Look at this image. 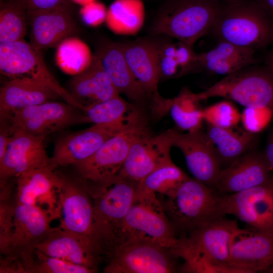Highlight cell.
<instances>
[{
  "instance_id": "1",
  "label": "cell",
  "mask_w": 273,
  "mask_h": 273,
  "mask_svg": "<svg viewBox=\"0 0 273 273\" xmlns=\"http://www.w3.org/2000/svg\"><path fill=\"white\" fill-rule=\"evenodd\" d=\"M248 230L240 228L236 220L220 217L182 235L171 252L184 259L181 272H233L228 266L231 247Z\"/></svg>"
},
{
  "instance_id": "2",
  "label": "cell",
  "mask_w": 273,
  "mask_h": 273,
  "mask_svg": "<svg viewBox=\"0 0 273 273\" xmlns=\"http://www.w3.org/2000/svg\"><path fill=\"white\" fill-rule=\"evenodd\" d=\"M85 183L93 200L99 246L106 259L120 244L122 223L134 201L138 183L118 174L103 183Z\"/></svg>"
},
{
  "instance_id": "3",
  "label": "cell",
  "mask_w": 273,
  "mask_h": 273,
  "mask_svg": "<svg viewBox=\"0 0 273 273\" xmlns=\"http://www.w3.org/2000/svg\"><path fill=\"white\" fill-rule=\"evenodd\" d=\"M210 33L256 52L273 44V19L253 0L222 3Z\"/></svg>"
},
{
  "instance_id": "4",
  "label": "cell",
  "mask_w": 273,
  "mask_h": 273,
  "mask_svg": "<svg viewBox=\"0 0 273 273\" xmlns=\"http://www.w3.org/2000/svg\"><path fill=\"white\" fill-rule=\"evenodd\" d=\"M220 197L215 189L189 176L167 196L164 209L176 231L188 234L223 217Z\"/></svg>"
},
{
  "instance_id": "5",
  "label": "cell",
  "mask_w": 273,
  "mask_h": 273,
  "mask_svg": "<svg viewBox=\"0 0 273 273\" xmlns=\"http://www.w3.org/2000/svg\"><path fill=\"white\" fill-rule=\"evenodd\" d=\"M221 4L219 0H169L157 16L152 32L194 46L210 33Z\"/></svg>"
},
{
  "instance_id": "6",
  "label": "cell",
  "mask_w": 273,
  "mask_h": 273,
  "mask_svg": "<svg viewBox=\"0 0 273 273\" xmlns=\"http://www.w3.org/2000/svg\"><path fill=\"white\" fill-rule=\"evenodd\" d=\"M165 212L156 194L136 190L133 203L122 223L120 244L127 241L140 240L170 250L174 248L179 239L176 238V231Z\"/></svg>"
},
{
  "instance_id": "7",
  "label": "cell",
  "mask_w": 273,
  "mask_h": 273,
  "mask_svg": "<svg viewBox=\"0 0 273 273\" xmlns=\"http://www.w3.org/2000/svg\"><path fill=\"white\" fill-rule=\"evenodd\" d=\"M197 94L200 100L222 97L245 107L268 108L273 111V74L264 64H254L225 76Z\"/></svg>"
},
{
  "instance_id": "8",
  "label": "cell",
  "mask_w": 273,
  "mask_h": 273,
  "mask_svg": "<svg viewBox=\"0 0 273 273\" xmlns=\"http://www.w3.org/2000/svg\"><path fill=\"white\" fill-rule=\"evenodd\" d=\"M170 250L144 241L130 240L117 246L106 259L105 273H170L177 271Z\"/></svg>"
},
{
  "instance_id": "9",
  "label": "cell",
  "mask_w": 273,
  "mask_h": 273,
  "mask_svg": "<svg viewBox=\"0 0 273 273\" xmlns=\"http://www.w3.org/2000/svg\"><path fill=\"white\" fill-rule=\"evenodd\" d=\"M219 210L222 217L234 215L250 230L273 237V175L262 185L220 196Z\"/></svg>"
},
{
  "instance_id": "10",
  "label": "cell",
  "mask_w": 273,
  "mask_h": 273,
  "mask_svg": "<svg viewBox=\"0 0 273 273\" xmlns=\"http://www.w3.org/2000/svg\"><path fill=\"white\" fill-rule=\"evenodd\" d=\"M148 130L142 118L109 139L90 157L74 165L80 178L86 182L100 183L117 175L134 140Z\"/></svg>"
},
{
  "instance_id": "11",
  "label": "cell",
  "mask_w": 273,
  "mask_h": 273,
  "mask_svg": "<svg viewBox=\"0 0 273 273\" xmlns=\"http://www.w3.org/2000/svg\"><path fill=\"white\" fill-rule=\"evenodd\" d=\"M40 51L24 39L0 44V69L11 77H27L53 89L67 103L80 110L83 107L62 86L48 69Z\"/></svg>"
},
{
  "instance_id": "12",
  "label": "cell",
  "mask_w": 273,
  "mask_h": 273,
  "mask_svg": "<svg viewBox=\"0 0 273 273\" xmlns=\"http://www.w3.org/2000/svg\"><path fill=\"white\" fill-rule=\"evenodd\" d=\"M142 118L134 111L127 118L116 122L94 124L85 129L60 138L55 143L51 157L53 165H75L93 155L110 138Z\"/></svg>"
},
{
  "instance_id": "13",
  "label": "cell",
  "mask_w": 273,
  "mask_h": 273,
  "mask_svg": "<svg viewBox=\"0 0 273 273\" xmlns=\"http://www.w3.org/2000/svg\"><path fill=\"white\" fill-rule=\"evenodd\" d=\"M53 219L41 209L32 205L18 204L15 201L13 229L9 243V254L4 258L17 259L23 272L33 261L37 246L54 228Z\"/></svg>"
},
{
  "instance_id": "14",
  "label": "cell",
  "mask_w": 273,
  "mask_h": 273,
  "mask_svg": "<svg viewBox=\"0 0 273 273\" xmlns=\"http://www.w3.org/2000/svg\"><path fill=\"white\" fill-rule=\"evenodd\" d=\"M78 110L67 103L53 101L16 111L6 120L11 134L20 130L46 136L72 124L84 123L83 113Z\"/></svg>"
},
{
  "instance_id": "15",
  "label": "cell",
  "mask_w": 273,
  "mask_h": 273,
  "mask_svg": "<svg viewBox=\"0 0 273 273\" xmlns=\"http://www.w3.org/2000/svg\"><path fill=\"white\" fill-rule=\"evenodd\" d=\"M64 177L59 197V227L90 240L102 254L96 232L93 200L85 182Z\"/></svg>"
},
{
  "instance_id": "16",
  "label": "cell",
  "mask_w": 273,
  "mask_h": 273,
  "mask_svg": "<svg viewBox=\"0 0 273 273\" xmlns=\"http://www.w3.org/2000/svg\"><path fill=\"white\" fill-rule=\"evenodd\" d=\"M179 131L171 128L153 135L147 131L133 142L118 175L139 183L162 164L170 160L171 148Z\"/></svg>"
},
{
  "instance_id": "17",
  "label": "cell",
  "mask_w": 273,
  "mask_h": 273,
  "mask_svg": "<svg viewBox=\"0 0 273 273\" xmlns=\"http://www.w3.org/2000/svg\"><path fill=\"white\" fill-rule=\"evenodd\" d=\"M54 167L37 168L24 172L17 177L14 195L16 203L37 207L46 211L53 219L60 218L59 194L64 177Z\"/></svg>"
},
{
  "instance_id": "18",
  "label": "cell",
  "mask_w": 273,
  "mask_h": 273,
  "mask_svg": "<svg viewBox=\"0 0 273 273\" xmlns=\"http://www.w3.org/2000/svg\"><path fill=\"white\" fill-rule=\"evenodd\" d=\"M46 136L33 135L23 130L12 132L5 155L0 160L1 183L17 177L29 170L54 167L44 146Z\"/></svg>"
},
{
  "instance_id": "19",
  "label": "cell",
  "mask_w": 273,
  "mask_h": 273,
  "mask_svg": "<svg viewBox=\"0 0 273 273\" xmlns=\"http://www.w3.org/2000/svg\"><path fill=\"white\" fill-rule=\"evenodd\" d=\"M30 43L41 51L57 47L78 31L68 2L45 10L27 12Z\"/></svg>"
},
{
  "instance_id": "20",
  "label": "cell",
  "mask_w": 273,
  "mask_h": 273,
  "mask_svg": "<svg viewBox=\"0 0 273 273\" xmlns=\"http://www.w3.org/2000/svg\"><path fill=\"white\" fill-rule=\"evenodd\" d=\"M272 170L263 152L254 148L221 169L215 189L228 194L247 190L268 181Z\"/></svg>"
},
{
  "instance_id": "21",
  "label": "cell",
  "mask_w": 273,
  "mask_h": 273,
  "mask_svg": "<svg viewBox=\"0 0 273 273\" xmlns=\"http://www.w3.org/2000/svg\"><path fill=\"white\" fill-rule=\"evenodd\" d=\"M173 147L184 154L193 177L215 189L221 168L202 127L185 133L178 131Z\"/></svg>"
},
{
  "instance_id": "22",
  "label": "cell",
  "mask_w": 273,
  "mask_h": 273,
  "mask_svg": "<svg viewBox=\"0 0 273 273\" xmlns=\"http://www.w3.org/2000/svg\"><path fill=\"white\" fill-rule=\"evenodd\" d=\"M36 249L46 255L97 270L104 259L99 248L90 240L59 226L53 228Z\"/></svg>"
},
{
  "instance_id": "23",
  "label": "cell",
  "mask_w": 273,
  "mask_h": 273,
  "mask_svg": "<svg viewBox=\"0 0 273 273\" xmlns=\"http://www.w3.org/2000/svg\"><path fill=\"white\" fill-rule=\"evenodd\" d=\"M272 265L273 237L248 229L236 238L228 262L233 272H266Z\"/></svg>"
},
{
  "instance_id": "24",
  "label": "cell",
  "mask_w": 273,
  "mask_h": 273,
  "mask_svg": "<svg viewBox=\"0 0 273 273\" xmlns=\"http://www.w3.org/2000/svg\"><path fill=\"white\" fill-rule=\"evenodd\" d=\"M60 97L53 89L27 77L12 78L0 89L1 120L24 108Z\"/></svg>"
},
{
  "instance_id": "25",
  "label": "cell",
  "mask_w": 273,
  "mask_h": 273,
  "mask_svg": "<svg viewBox=\"0 0 273 273\" xmlns=\"http://www.w3.org/2000/svg\"><path fill=\"white\" fill-rule=\"evenodd\" d=\"M94 55L119 93L136 102L144 99L147 94L131 73L121 43L104 41L98 47Z\"/></svg>"
},
{
  "instance_id": "26",
  "label": "cell",
  "mask_w": 273,
  "mask_h": 273,
  "mask_svg": "<svg viewBox=\"0 0 273 273\" xmlns=\"http://www.w3.org/2000/svg\"><path fill=\"white\" fill-rule=\"evenodd\" d=\"M68 87L70 94L84 108L120 94L94 55L89 66L70 79Z\"/></svg>"
},
{
  "instance_id": "27",
  "label": "cell",
  "mask_w": 273,
  "mask_h": 273,
  "mask_svg": "<svg viewBox=\"0 0 273 273\" xmlns=\"http://www.w3.org/2000/svg\"><path fill=\"white\" fill-rule=\"evenodd\" d=\"M121 44L125 60L136 80L147 94L157 93L160 78L157 42L138 39Z\"/></svg>"
},
{
  "instance_id": "28",
  "label": "cell",
  "mask_w": 273,
  "mask_h": 273,
  "mask_svg": "<svg viewBox=\"0 0 273 273\" xmlns=\"http://www.w3.org/2000/svg\"><path fill=\"white\" fill-rule=\"evenodd\" d=\"M256 51L232 43L218 40L211 50L198 54L201 71L225 76L256 64Z\"/></svg>"
},
{
  "instance_id": "29",
  "label": "cell",
  "mask_w": 273,
  "mask_h": 273,
  "mask_svg": "<svg viewBox=\"0 0 273 273\" xmlns=\"http://www.w3.org/2000/svg\"><path fill=\"white\" fill-rule=\"evenodd\" d=\"M207 124L205 134L221 169L255 148L257 141L256 134L245 130H234V127L225 128Z\"/></svg>"
},
{
  "instance_id": "30",
  "label": "cell",
  "mask_w": 273,
  "mask_h": 273,
  "mask_svg": "<svg viewBox=\"0 0 273 273\" xmlns=\"http://www.w3.org/2000/svg\"><path fill=\"white\" fill-rule=\"evenodd\" d=\"M145 18V9L142 0H115L107 10L105 22L114 33L129 35L140 30Z\"/></svg>"
},
{
  "instance_id": "31",
  "label": "cell",
  "mask_w": 273,
  "mask_h": 273,
  "mask_svg": "<svg viewBox=\"0 0 273 273\" xmlns=\"http://www.w3.org/2000/svg\"><path fill=\"white\" fill-rule=\"evenodd\" d=\"M200 101L197 94L187 87L175 98L166 100V106L177 128L191 131L202 127L204 120L203 110L199 106Z\"/></svg>"
},
{
  "instance_id": "32",
  "label": "cell",
  "mask_w": 273,
  "mask_h": 273,
  "mask_svg": "<svg viewBox=\"0 0 273 273\" xmlns=\"http://www.w3.org/2000/svg\"><path fill=\"white\" fill-rule=\"evenodd\" d=\"M189 176L170 160L155 168L142 179L136 190L168 196Z\"/></svg>"
},
{
  "instance_id": "33",
  "label": "cell",
  "mask_w": 273,
  "mask_h": 273,
  "mask_svg": "<svg viewBox=\"0 0 273 273\" xmlns=\"http://www.w3.org/2000/svg\"><path fill=\"white\" fill-rule=\"evenodd\" d=\"M93 58L89 47L79 39L70 37L62 41L56 52V61L65 73L76 75L90 64Z\"/></svg>"
},
{
  "instance_id": "34",
  "label": "cell",
  "mask_w": 273,
  "mask_h": 273,
  "mask_svg": "<svg viewBox=\"0 0 273 273\" xmlns=\"http://www.w3.org/2000/svg\"><path fill=\"white\" fill-rule=\"evenodd\" d=\"M28 24L26 10L13 0L1 3L0 44L24 39Z\"/></svg>"
},
{
  "instance_id": "35",
  "label": "cell",
  "mask_w": 273,
  "mask_h": 273,
  "mask_svg": "<svg viewBox=\"0 0 273 273\" xmlns=\"http://www.w3.org/2000/svg\"><path fill=\"white\" fill-rule=\"evenodd\" d=\"M134 111L119 96L84 107L83 122L94 124L112 123L127 118Z\"/></svg>"
},
{
  "instance_id": "36",
  "label": "cell",
  "mask_w": 273,
  "mask_h": 273,
  "mask_svg": "<svg viewBox=\"0 0 273 273\" xmlns=\"http://www.w3.org/2000/svg\"><path fill=\"white\" fill-rule=\"evenodd\" d=\"M97 270L46 255L35 249L27 273H94Z\"/></svg>"
},
{
  "instance_id": "37",
  "label": "cell",
  "mask_w": 273,
  "mask_h": 273,
  "mask_svg": "<svg viewBox=\"0 0 273 273\" xmlns=\"http://www.w3.org/2000/svg\"><path fill=\"white\" fill-rule=\"evenodd\" d=\"M8 181L1 183L0 195V251L3 257L9 254V243L13 229L15 197Z\"/></svg>"
},
{
  "instance_id": "38",
  "label": "cell",
  "mask_w": 273,
  "mask_h": 273,
  "mask_svg": "<svg viewBox=\"0 0 273 273\" xmlns=\"http://www.w3.org/2000/svg\"><path fill=\"white\" fill-rule=\"evenodd\" d=\"M203 117L207 124L225 128L235 127L241 121V113L231 101L227 100L205 108Z\"/></svg>"
},
{
  "instance_id": "39",
  "label": "cell",
  "mask_w": 273,
  "mask_h": 273,
  "mask_svg": "<svg viewBox=\"0 0 273 273\" xmlns=\"http://www.w3.org/2000/svg\"><path fill=\"white\" fill-rule=\"evenodd\" d=\"M157 52L160 77H180L176 57L175 43L169 41L157 42Z\"/></svg>"
},
{
  "instance_id": "40",
  "label": "cell",
  "mask_w": 273,
  "mask_h": 273,
  "mask_svg": "<svg viewBox=\"0 0 273 273\" xmlns=\"http://www.w3.org/2000/svg\"><path fill=\"white\" fill-rule=\"evenodd\" d=\"M272 114L268 108L245 107L241 114V121L245 130L256 134L266 127Z\"/></svg>"
},
{
  "instance_id": "41",
  "label": "cell",
  "mask_w": 273,
  "mask_h": 273,
  "mask_svg": "<svg viewBox=\"0 0 273 273\" xmlns=\"http://www.w3.org/2000/svg\"><path fill=\"white\" fill-rule=\"evenodd\" d=\"M175 53L180 76L201 71L198 54L195 52L193 46L178 40L175 42Z\"/></svg>"
},
{
  "instance_id": "42",
  "label": "cell",
  "mask_w": 273,
  "mask_h": 273,
  "mask_svg": "<svg viewBox=\"0 0 273 273\" xmlns=\"http://www.w3.org/2000/svg\"><path fill=\"white\" fill-rule=\"evenodd\" d=\"M80 14L82 20L90 26H97L105 22L107 10L104 4L95 1L82 6Z\"/></svg>"
},
{
  "instance_id": "43",
  "label": "cell",
  "mask_w": 273,
  "mask_h": 273,
  "mask_svg": "<svg viewBox=\"0 0 273 273\" xmlns=\"http://www.w3.org/2000/svg\"><path fill=\"white\" fill-rule=\"evenodd\" d=\"M23 6L27 12L48 10L68 2V0H13Z\"/></svg>"
},
{
  "instance_id": "44",
  "label": "cell",
  "mask_w": 273,
  "mask_h": 273,
  "mask_svg": "<svg viewBox=\"0 0 273 273\" xmlns=\"http://www.w3.org/2000/svg\"><path fill=\"white\" fill-rule=\"evenodd\" d=\"M263 153L273 169V129L268 133Z\"/></svg>"
},
{
  "instance_id": "45",
  "label": "cell",
  "mask_w": 273,
  "mask_h": 273,
  "mask_svg": "<svg viewBox=\"0 0 273 273\" xmlns=\"http://www.w3.org/2000/svg\"><path fill=\"white\" fill-rule=\"evenodd\" d=\"M273 19V0H253Z\"/></svg>"
},
{
  "instance_id": "46",
  "label": "cell",
  "mask_w": 273,
  "mask_h": 273,
  "mask_svg": "<svg viewBox=\"0 0 273 273\" xmlns=\"http://www.w3.org/2000/svg\"><path fill=\"white\" fill-rule=\"evenodd\" d=\"M264 65L267 67L273 74V44L270 50L266 56Z\"/></svg>"
},
{
  "instance_id": "47",
  "label": "cell",
  "mask_w": 273,
  "mask_h": 273,
  "mask_svg": "<svg viewBox=\"0 0 273 273\" xmlns=\"http://www.w3.org/2000/svg\"><path fill=\"white\" fill-rule=\"evenodd\" d=\"M74 3L81 5V6H85L89 4L92 2L96 1V0H71Z\"/></svg>"
},
{
  "instance_id": "48",
  "label": "cell",
  "mask_w": 273,
  "mask_h": 273,
  "mask_svg": "<svg viewBox=\"0 0 273 273\" xmlns=\"http://www.w3.org/2000/svg\"><path fill=\"white\" fill-rule=\"evenodd\" d=\"M222 3H228L238 0H219Z\"/></svg>"
},
{
  "instance_id": "49",
  "label": "cell",
  "mask_w": 273,
  "mask_h": 273,
  "mask_svg": "<svg viewBox=\"0 0 273 273\" xmlns=\"http://www.w3.org/2000/svg\"><path fill=\"white\" fill-rule=\"evenodd\" d=\"M266 272L273 273V265L266 271Z\"/></svg>"
}]
</instances>
